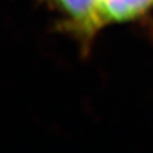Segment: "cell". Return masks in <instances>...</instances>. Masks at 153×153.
I'll return each instance as SVG.
<instances>
[{
    "label": "cell",
    "instance_id": "2",
    "mask_svg": "<svg viewBox=\"0 0 153 153\" xmlns=\"http://www.w3.org/2000/svg\"><path fill=\"white\" fill-rule=\"evenodd\" d=\"M153 9V0H100L99 15L102 26L137 21Z\"/></svg>",
    "mask_w": 153,
    "mask_h": 153
},
{
    "label": "cell",
    "instance_id": "1",
    "mask_svg": "<svg viewBox=\"0 0 153 153\" xmlns=\"http://www.w3.org/2000/svg\"><path fill=\"white\" fill-rule=\"evenodd\" d=\"M57 16L56 27L71 35L88 53L94 39L103 26L99 15L100 0H38Z\"/></svg>",
    "mask_w": 153,
    "mask_h": 153
}]
</instances>
